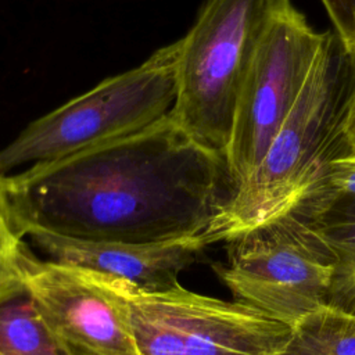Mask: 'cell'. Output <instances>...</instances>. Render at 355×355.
Segmentation results:
<instances>
[{"instance_id":"cell-1","label":"cell","mask_w":355,"mask_h":355,"mask_svg":"<svg viewBox=\"0 0 355 355\" xmlns=\"http://www.w3.org/2000/svg\"><path fill=\"white\" fill-rule=\"evenodd\" d=\"M4 187L24 237L205 245L236 183L226 157L194 140L169 112L122 139L6 175Z\"/></svg>"},{"instance_id":"cell-2","label":"cell","mask_w":355,"mask_h":355,"mask_svg":"<svg viewBox=\"0 0 355 355\" xmlns=\"http://www.w3.org/2000/svg\"><path fill=\"white\" fill-rule=\"evenodd\" d=\"M354 101L352 53L327 31L300 98L258 166L212 222L205 245L227 243L294 209L322 162L347 140Z\"/></svg>"},{"instance_id":"cell-3","label":"cell","mask_w":355,"mask_h":355,"mask_svg":"<svg viewBox=\"0 0 355 355\" xmlns=\"http://www.w3.org/2000/svg\"><path fill=\"white\" fill-rule=\"evenodd\" d=\"M179 42L32 121L0 148V175L122 139L168 115L176 98Z\"/></svg>"},{"instance_id":"cell-4","label":"cell","mask_w":355,"mask_h":355,"mask_svg":"<svg viewBox=\"0 0 355 355\" xmlns=\"http://www.w3.org/2000/svg\"><path fill=\"white\" fill-rule=\"evenodd\" d=\"M280 0H207L179 39L175 121L198 143L225 155L243 83Z\"/></svg>"},{"instance_id":"cell-5","label":"cell","mask_w":355,"mask_h":355,"mask_svg":"<svg viewBox=\"0 0 355 355\" xmlns=\"http://www.w3.org/2000/svg\"><path fill=\"white\" fill-rule=\"evenodd\" d=\"M215 265L236 301L294 327L327 304L337 257L316 225L297 211L270 219L226 243Z\"/></svg>"},{"instance_id":"cell-6","label":"cell","mask_w":355,"mask_h":355,"mask_svg":"<svg viewBox=\"0 0 355 355\" xmlns=\"http://www.w3.org/2000/svg\"><path fill=\"white\" fill-rule=\"evenodd\" d=\"M140 355H276L291 327L239 302L179 284L147 293L116 279Z\"/></svg>"},{"instance_id":"cell-7","label":"cell","mask_w":355,"mask_h":355,"mask_svg":"<svg viewBox=\"0 0 355 355\" xmlns=\"http://www.w3.org/2000/svg\"><path fill=\"white\" fill-rule=\"evenodd\" d=\"M324 35L293 6L270 19L243 83L225 154L236 187L258 166L300 98Z\"/></svg>"},{"instance_id":"cell-8","label":"cell","mask_w":355,"mask_h":355,"mask_svg":"<svg viewBox=\"0 0 355 355\" xmlns=\"http://www.w3.org/2000/svg\"><path fill=\"white\" fill-rule=\"evenodd\" d=\"M22 283L71 355H140L116 279L40 259L28 248Z\"/></svg>"},{"instance_id":"cell-9","label":"cell","mask_w":355,"mask_h":355,"mask_svg":"<svg viewBox=\"0 0 355 355\" xmlns=\"http://www.w3.org/2000/svg\"><path fill=\"white\" fill-rule=\"evenodd\" d=\"M28 237L49 261L119 279L147 293L178 287L179 273L200 261L205 248L198 240L137 244L85 241L44 233Z\"/></svg>"},{"instance_id":"cell-10","label":"cell","mask_w":355,"mask_h":355,"mask_svg":"<svg viewBox=\"0 0 355 355\" xmlns=\"http://www.w3.org/2000/svg\"><path fill=\"white\" fill-rule=\"evenodd\" d=\"M308 219L337 257L327 304L355 313V197L337 200Z\"/></svg>"},{"instance_id":"cell-11","label":"cell","mask_w":355,"mask_h":355,"mask_svg":"<svg viewBox=\"0 0 355 355\" xmlns=\"http://www.w3.org/2000/svg\"><path fill=\"white\" fill-rule=\"evenodd\" d=\"M0 354L71 355L46 324L24 286L0 300Z\"/></svg>"},{"instance_id":"cell-12","label":"cell","mask_w":355,"mask_h":355,"mask_svg":"<svg viewBox=\"0 0 355 355\" xmlns=\"http://www.w3.org/2000/svg\"><path fill=\"white\" fill-rule=\"evenodd\" d=\"M276 355H355V313L326 304L291 329Z\"/></svg>"},{"instance_id":"cell-13","label":"cell","mask_w":355,"mask_h":355,"mask_svg":"<svg viewBox=\"0 0 355 355\" xmlns=\"http://www.w3.org/2000/svg\"><path fill=\"white\" fill-rule=\"evenodd\" d=\"M347 197H355V153L348 137L322 162L291 211L312 218L331 202Z\"/></svg>"},{"instance_id":"cell-14","label":"cell","mask_w":355,"mask_h":355,"mask_svg":"<svg viewBox=\"0 0 355 355\" xmlns=\"http://www.w3.org/2000/svg\"><path fill=\"white\" fill-rule=\"evenodd\" d=\"M26 251L24 236L18 232L8 208L4 176L0 175V300L24 286Z\"/></svg>"},{"instance_id":"cell-15","label":"cell","mask_w":355,"mask_h":355,"mask_svg":"<svg viewBox=\"0 0 355 355\" xmlns=\"http://www.w3.org/2000/svg\"><path fill=\"white\" fill-rule=\"evenodd\" d=\"M336 35L351 51L355 44V0H322Z\"/></svg>"},{"instance_id":"cell-16","label":"cell","mask_w":355,"mask_h":355,"mask_svg":"<svg viewBox=\"0 0 355 355\" xmlns=\"http://www.w3.org/2000/svg\"><path fill=\"white\" fill-rule=\"evenodd\" d=\"M347 137H348V143L349 147L352 150V153H355V101L348 118V123H347Z\"/></svg>"},{"instance_id":"cell-17","label":"cell","mask_w":355,"mask_h":355,"mask_svg":"<svg viewBox=\"0 0 355 355\" xmlns=\"http://www.w3.org/2000/svg\"><path fill=\"white\" fill-rule=\"evenodd\" d=\"M351 53H352V58H354V64H355V44H354V47H352Z\"/></svg>"},{"instance_id":"cell-18","label":"cell","mask_w":355,"mask_h":355,"mask_svg":"<svg viewBox=\"0 0 355 355\" xmlns=\"http://www.w3.org/2000/svg\"><path fill=\"white\" fill-rule=\"evenodd\" d=\"M280 1H284V3H290V0H280Z\"/></svg>"},{"instance_id":"cell-19","label":"cell","mask_w":355,"mask_h":355,"mask_svg":"<svg viewBox=\"0 0 355 355\" xmlns=\"http://www.w3.org/2000/svg\"><path fill=\"white\" fill-rule=\"evenodd\" d=\"M0 355H3V354H0Z\"/></svg>"}]
</instances>
